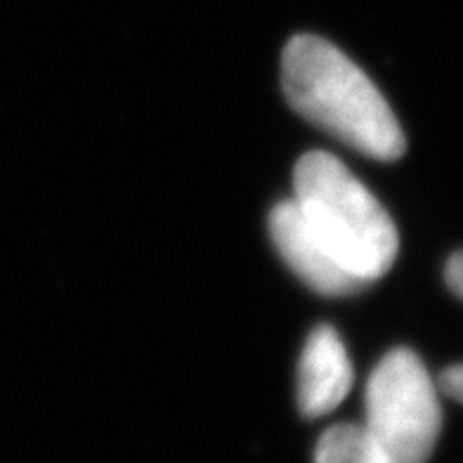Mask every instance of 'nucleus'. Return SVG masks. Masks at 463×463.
I'll list each match as a JSON object with an SVG mask.
<instances>
[{"label":"nucleus","instance_id":"obj_1","mask_svg":"<svg viewBox=\"0 0 463 463\" xmlns=\"http://www.w3.org/2000/svg\"><path fill=\"white\" fill-rule=\"evenodd\" d=\"M281 86L293 111L343 145L378 161L400 159L407 140L372 79L319 36L291 38L281 55Z\"/></svg>","mask_w":463,"mask_h":463},{"label":"nucleus","instance_id":"obj_2","mask_svg":"<svg viewBox=\"0 0 463 463\" xmlns=\"http://www.w3.org/2000/svg\"><path fill=\"white\" fill-rule=\"evenodd\" d=\"M293 202L343 268L362 284L392 268L400 237L376 196L326 152H310L293 168Z\"/></svg>","mask_w":463,"mask_h":463},{"label":"nucleus","instance_id":"obj_3","mask_svg":"<svg viewBox=\"0 0 463 463\" xmlns=\"http://www.w3.org/2000/svg\"><path fill=\"white\" fill-rule=\"evenodd\" d=\"M364 430L385 463H428L442 428L438 388L419 354L395 347L366 383Z\"/></svg>","mask_w":463,"mask_h":463},{"label":"nucleus","instance_id":"obj_4","mask_svg":"<svg viewBox=\"0 0 463 463\" xmlns=\"http://www.w3.org/2000/svg\"><path fill=\"white\" fill-rule=\"evenodd\" d=\"M269 234L284 262L312 288L324 296H343V293L362 288L341 262L335 260L322 239L315 234L307 220L300 213L298 203L281 202L269 213Z\"/></svg>","mask_w":463,"mask_h":463},{"label":"nucleus","instance_id":"obj_5","mask_svg":"<svg viewBox=\"0 0 463 463\" xmlns=\"http://www.w3.org/2000/svg\"><path fill=\"white\" fill-rule=\"evenodd\" d=\"M353 385V364L335 329L322 324L303 347L298 372V404L307 419L334 411Z\"/></svg>","mask_w":463,"mask_h":463},{"label":"nucleus","instance_id":"obj_6","mask_svg":"<svg viewBox=\"0 0 463 463\" xmlns=\"http://www.w3.org/2000/svg\"><path fill=\"white\" fill-rule=\"evenodd\" d=\"M315 463H385L364 426L338 423L319 438Z\"/></svg>","mask_w":463,"mask_h":463},{"label":"nucleus","instance_id":"obj_7","mask_svg":"<svg viewBox=\"0 0 463 463\" xmlns=\"http://www.w3.org/2000/svg\"><path fill=\"white\" fill-rule=\"evenodd\" d=\"M439 391H445L451 400L463 404V364L449 366L439 373Z\"/></svg>","mask_w":463,"mask_h":463},{"label":"nucleus","instance_id":"obj_8","mask_svg":"<svg viewBox=\"0 0 463 463\" xmlns=\"http://www.w3.org/2000/svg\"><path fill=\"white\" fill-rule=\"evenodd\" d=\"M445 275L451 291L457 293L458 298H463V250H458V253H454V256L449 258Z\"/></svg>","mask_w":463,"mask_h":463}]
</instances>
